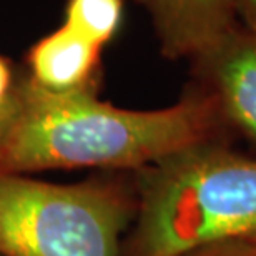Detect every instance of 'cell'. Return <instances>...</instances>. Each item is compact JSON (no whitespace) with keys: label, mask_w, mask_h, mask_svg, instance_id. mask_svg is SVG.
I'll use <instances>...</instances> for the list:
<instances>
[{"label":"cell","mask_w":256,"mask_h":256,"mask_svg":"<svg viewBox=\"0 0 256 256\" xmlns=\"http://www.w3.org/2000/svg\"><path fill=\"white\" fill-rule=\"evenodd\" d=\"M15 94L17 114L0 143L4 172L135 173L196 143L232 140L213 100L192 82L176 104L158 110L120 108L98 100L96 88L50 92L28 76Z\"/></svg>","instance_id":"1"},{"label":"cell","mask_w":256,"mask_h":256,"mask_svg":"<svg viewBox=\"0 0 256 256\" xmlns=\"http://www.w3.org/2000/svg\"><path fill=\"white\" fill-rule=\"evenodd\" d=\"M136 212L122 256H183L256 242V155L232 140L186 146L133 173Z\"/></svg>","instance_id":"2"},{"label":"cell","mask_w":256,"mask_h":256,"mask_svg":"<svg viewBox=\"0 0 256 256\" xmlns=\"http://www.w3.org/2000/svg\"><path fill=\"white\" fill-rule=\"evenodd\" d=\"M135 212L133 173L57 185L0 170V256H122Z\"/></svg>","instance_id":"3"},{"label":"cell","mask_w":256,"mask_h":256,"mask_svg":"<svg viewBox=\"0 0 256 256\" xmlns=\"http://www.w3.org/2000/svg\"><path fill=\"white\" fill-rule=\"evenodd\" d=\"M190 64L192 84L213 100L228 136L256 155V30L234 24Z\"/></svg>","instance_id":"4"},{"label":"cell","mask_w":256,"mask_h":256,"mask_svg":"<svg viewBox=\"0 0 256 256\" xmlns=\"http://www.w3.org/2000/svg\"><path fill=\"white\" fill-rule=\"evenodd\" d=\"M150 15L160 52L192 60L238 24L234 0H133Z\"/></svg>","instance_id":"5"},{"label":"cell","mask_w":256,"mask_h":256,"mask_svg":"<svg viewBox=\"0 0 256 256\" xmlns=\"http://www.w3.org/2000/svg\"><path fill=\"white\" fill-rule=\"evenodd\" d=\"M102 47L62 25L27 52L28 78L50 92L96 88Z\"/></svg>","instance_id":"6"},{"label":"cell","mask_w":256,"mask_h":256,"mask_svg":"<svg viewBox=\"0 0 256 256\" xmlns=\"http://www.w3.org/2000/svg\"><path fill=\"white\" fill-rule=\"evenodd\" d=\"M124 4L125 0H66L64 25L104 48L122 27Z\"/></svg>","instance_id":"7"},{"label":"cell","mask_w":256,"mask_h":256,"mask_svg":"<svg viewBox=\"0 0 256 256\" xmlns=\"http://www.w3.org/2000/svg\"><path fill=\"white\" fill-rule=\"evenodd\" d=\"M183 256H256V242H226L194 250Z\"/></svg>","instance_id":"8"},{"label":"cell","mask_w":256,"mask_h":256,"mask_svg":"<svg viewBox=\"0 0 256 256\" xmlns=\"http://www.w3.org/2000/svg\"><path fill=\"white\" fill-rule=\"evenodd\" d=\"M15 86L17 84L14 80L12 66L4 57H0V105L12 100V96L15 95Z\"/></svg>","instance_id":"9"},{"label":"cell","mask_w":256,"mask_h":256,"mask_svg":"<svg viewBox=\"0 0 256 256\" xmlns=\"http://www.w3.org/2000/svg\"><path fill=\"white\" fill-rule=\"evenodd\" d=\"M238 22L256 30V0H234Z\"/></svg>","instance_id":"10"},{"label":"cell","mask_w":256,"mask_h":256,"mask_svg":"<svg viewBox=\"0 0 256 256\" xmlns=\"http://www.w3.org/2000/svg\"><path fill=\"white\" fill-rule=\"evenodd\" d=\"M17 114V94L12 96V100H8L7 104L0 105V143L7 135L10 125Z\"/></svg>","instance_id":"11"}]
</instances>
